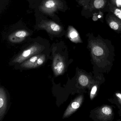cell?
Returning <instances> with one entry per match:
<instances>
[{
    "mask_svg": "<svg viewBox=\"0 0 121 121\" xmlns=\"http://www.w3.org/2000/svg\"><path fill=\"white\" fill-rule=\"evenodd\" d=\"M89 46L93 60L99 66H102L106 63L109 56L107 48L104 43L99 40H91Z\"/></svg>",
    "mask_w": 121,
    "mask_h": 121,
    "instance_id": "1",
    "label": "cell"
},
{
    "mask_svg": "<svg viewBox=\"0 0 121 121\" xmlns=\"http://www.w3.org/2000/svg\"><path fill=\"white\" fill-rule=\"evenodd\" d=\"M41 47L38 46H32L30 48L25 50L21 54L17 56L13 60V62L18 63H22L35 54L38 53L41 51Z\"/></svg>",
    "mask_w": 121,
    "mask_h": 121,
    "instance_id": "2",
    "label": "cell"
},
{
    "mask_svg": "<svg viewBox=\"0 0 121 121\" xmlns=\"http://www.w3.org/2000/svg\"><path fill=\"white\" fill-rule=\"evenodd\" d=\"M46 58L44 55L34 56L23 62L21 65L22 68H34L42 65L44 63Z\"/></svg>",
    "mask_w": 121,
    "mask_h": 121,
    "instance_id": "3",
    "label": "cell"
},
{
    "mask_svg": "<svg viewBox=\"0 0 121 121\" xmlns=\"http://www.w3.org/2000/svg\"><path fill=\"white\" fill-rule=\"evenodd\" d=\"M65 66L63 58L61 56L57 54L54 58L53 68L56 76L61 75L65 70Z\"/></svg>",
    "mask_w": 121,
    "mask_h": 121,
    "instance_id": "4",
    "label": "cell"
},
{
    "mask_svg": "<svg viewBox=\"0 0 121 121\" xmlns=\"http://www.w3.org/2000/svg\"><path fill=\"white\" fill-rule=\"evenodd\" d=\"M83 99V97L82 95H80L75 99L65 111L63 117V118L69 117L75 112L80 107Z\"/></svg>",
    "mask_w": 121,
    "mask_h": 121,
    "instance_id": "5",
    "label": "cell"
},
{
    "mask_svg": "<svg viewBox=\"0 0 121 121\" xmlns=\"http://www.w3.org/2000/svg\"><path fill=\"white\" fill-rule=\"evenodd\" d=\"M97 117L102 121L109 120L112 117L113 112L110 106H104L100 108L97 111Z\"/></svg>",
    "mask_w": 121,
    "mask_h": 121,
    "instance_id": "6",
    "label": "cell"
},
{
    "mask_svg": "<svg viewBox=\"0 0 121 121\" xmlns=\"http://www.w3.org/2000/svg\"><path fill=\"white\" fill-rule=\"evenodd\" d=\"M7 95L2 87L0 89V119L3 118L7 108Z\"/></svg>",
    "mask_w": 121,
    "mask_h": 121,
    "instance_id": "7",
    "label": "cell"
},
{
    "mask_svg": "<svg viewBox=\"0 0 121 121\" xmlns=\"http://www.w3.org/2000/svg\"><path fill=\"white\" fill-rule=\"evenodd\" d=\"M108 22L110 27L116 31L121 30V20L114 17H110L108 20Z\"/></svg>",
    "mask_w": 121,
    "mask_h": 121,
    "instance_id": "8",
    "label": "cell"
},
{
    "mask_svg": "<svg viewBox=\"0 0 121 121\" xmlns=\"http://www.w3.org/2000/svg\"><path fill=\"white\" fill-rule=\"evenodd\" d=\"M68 37L71 41L75 43L81 42V40L78 32L71 27L68 33Z\"/></svg>",
    "mask_w": 121,
    "mask_h": 121,
    "instance_id": "9",
    "label": "cell"
},
{
    "mask_svg": "<svg viewBox=\"0 0 121 121\" xmlns=\"http://www.w3.org/2000/svg\"><path fill=\"white\" fill-rule=\"evenodd\" d=\"M79 84L83 87H89L91 83V80L88 76L85 74H81L78 78Z\"/></svg>",
    "mask_w": 121,
    "mask_h": 121,
    "instance_id": "10",
    "label": "cell"
},
{
    "mask_svg": "<svg viewBox=\"0 0 121 121\" xmlns=\"http://www.w3.org/2000/svg\"><path fill=\"white\" fill-rule=\"evenodd\" d=\"M110 10L117 18L121 20V9L112 7L110 8Z\"/></svg>",
    "mask_w": 121,
    "mask_h": 121,
    "instance_id": "11",
    "label": "cell"
},
{
    "mask_svg": "<svg viewBox=\"0 0 121 121\" xmlns=\"http://www.w3.org/2000/svg\"><path fill=\"white\" fill-rule=\"evenodd\" d=\"M105 4L104 0H95L93 3L94 7L97 9H100L103 7Z\"/></svg>",
    "mask_w": 121,
    "mask_h": 121,
    "instance_id": "12",
    "label": "cell"
},
{
    "mask_svg": "<svg viewBox=\"0 0 121 121\" xmlns=\"http://www.w3.org/2000/svg\"><path fill=\"white\" fill-rule=\"evenodd\" d=\"M98 85H95L92 87L90 93V98L92 100L96 95L98 90Z\"/></svg>",
    "mask_w": 121,
    "mask_h": 121,
    "instance_id": "13",
    "label": "cell"
},
{
    "mask_svg": "<svg viewBox=\"0 0 121 121\" xmlns=\"http://www.w3.org/2000/svg\"><path fill=\"white\" fill-rule=\"evenodd\" d=\"M56 3L53 0H48L45 3L44 7L47 9H51L55 7Z\"/></svg>",
    "mask_w": 121,
    "mask_h": 121,
    "instance_id": "14",
    "label": "cell"
},
{
    "mask_svg": "<svg viewBox=\"0 0 121 121\" xmlns=\"http://www.w3.org/2000/svg\"><path fill=\"white\" fill-rule=\"evenodd\" d=\"M15 36L20 39H23L27 36V33L25 31H17L15 33Z\"/></svg>",
    "mask_w": 121,
    "mask_h": 121,
    "instance_id": "15",
    "label": "cell"
},
{
    "mask_svg": "<svg viewBox=\"0 0 121 121\" xmlns=\"http://www.w3.org/2000/svg\"><path fill=\"white\" fill-rule=\"evenodd\" d=\"M51 29L54 31L58 32L61 29V27L59 25L55 23H51L50 25Z\"/></svg>",
    "mask_w": 121,
    "mask_h": 121,
    "instance_id": "16",
    "label": "cell"
},
{
    "mask_svg": "<svg viewBox=\"0 0 121 121\" xmlns=\"http://www.w3.org/2000/svg\"><path fill=\"white\" fill-rule=\"evenodd\" d=\"M115 96L117 97L118 102L121 104V93L119 92L116 93H115Z\"/></svg>",
    "mask_w": 121,
    "mask_h": 121,
    "instance_id": "17",
    "label": "cell"
},
{
    "mask_svg": "<svg viewBox=\"0 0 121 121\" xmlns=\"http://www.w3.org/2000/svg\"><path fill=\"white\" fill-rule=\"evenodd\" d=\"M117 2L118 4H121V0H118V1L117 0Z\"/></svg>",
    "mask_w": 121,
    "mask_h": 121,
    "instance_id": "18",
    "label": "cell"
}]
</instances>
